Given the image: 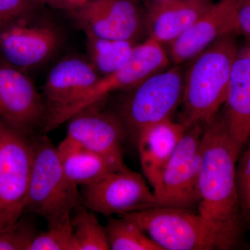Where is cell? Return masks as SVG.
I'll return each mask as SVG.
<instances>
[{
  "label": "cell",
  "instance_id": "cell-3",
  "mask_svg": "<svg viewBox=\"0 0 250 250\" xmlns=\"http://www.w3.org/2000/svg\"><path fill=\"white\" fill-rule=\"evenodd\" d=\"M238 35L224 36L192 59L184 80L179 122L186 127L207 124L223 107L239 43Z\"/></svg>",
  "mask_w": 250,
  "mask_h": 250
},
{
  "label": "cell",
  "instance_id": "cell-11",
  "mask_svg": "<svg viewBox=\"0 0 250 250\" xmlns=\"http://www.w3.org/2000/svg\"><path fill=\"white\" fill-rule=\"evenodd\" d=\"M67 121V137L103 157L113 170L126 167L123 144L126 132L119 116L100 111L93 105Z\"/></svg>",
  "mask_w": 250,
  "mask_h": 250
},
{
  "label": "cell",
  "instance_id": "cell-14",
  "mask_svg": "<svg viewBox=\"0 0 250 250\" xmlns=\"http://www.w3.org/2000/svg\"><path fill=\"white\" fill-rule=\"evenodd\" d=\"M68 13L85 34L102 39L134 42L143 29L134 0H92Z\"/></svg>",
  "mask_w": 250,
  "mask_h": 250
},
{
  "label": "cell",
  "instance_id": "cell-22",
  "mask_svg": "<svg viewBox=\"0 0 250 250\" xmlns=\"http://www.w3.org/2000/svg\"><path fill=\"white\" fill-rule=\"evenodd\" d=\"M71 223L80 250H111L106 227H104L93 212L83 205L71 215Z\"/></svg>",
  "mask_w": 250,
  "mask_h": 250
},
{
  "label": "cell",
  "instance_id": "cell-29",
  "mask_svg": "<svg viewBox=\"0 0 250 250\" xmlns=\"http://www.w3.org/2000/svg\"><path fill=\"white\" fill-rule=\"evenodd\" d=\"M148 4H152V3L161 2V1H167V0H147Z\"/></svg>",
  "mask_w": 250,
  "mask_h": 250
},
{
  "label": "cell",
  "instance_id": "cell-2",
  "mask_svg": "<svg viewBox=\"0 0 250 250\" xmlns=\"http://www.w3.org/2000/svg\"><path fill=\"white\" fill-rule=\"evenodd\" d=\"M139 225L163 250H229L241 242L240 222H218L195 210L156 207L121 215Z\"/></svg>",
  "mask_w": 250,
  "mask_h": 250
},
{
  "label": "cell",
  "instance_id": "cell-16",
  "mask_svg": "<svg viewBox=\"0 0 250 250\" xmlns=\"http://www.w3.org/2000/svg\"><path fill=\"white\" fill-rule=\"evenodd\" d=\"M230 139L242 152L250 140V39L238 43L221 112Z\"/></svg>",
  "mask_w": 250,
  "mask_h": 250
},
{
  "label": "cell",
  "instance_id": "cell-17",
  "mask_svg": "<svg viewBox=\"0 0 250 250\" xmlns=\"http://www.w3.org/2000/svg\"><path fill=\"white\" fill-rule=\"evenodd\" d=\"M212 0H167L148 4L145 22L149 37L160 43L177 39L213 4Z\"/></svg>",
  "mask_w": 250,
  "mask_h": 250
},
{
  "label": "cell",
  "instance_id": "cell-9",
  "mask_svg": "<svg viewBox=\"0 0 250 250\" xmlns=\"http://www.w3.org/2000/svg\"><path fill=\"white\" fill-rule=\"evenodd\" d=\"M170 62L162 44L149 37L143 43L135 45L131 58L125 66L111 75L100 77L67 111L62 123L79 111L100 103L111 92L134 88L148 77L165 70Z\"/></svg>",
  "mask_w": 250,
  "mask_h": 250
},
{
  "label": "cell",
  "instance_id": "cell-18",
  "mask_svg": "<svg viewBox=\"0 0 250 250\" xmlns=\"http://www.w3.org/2000/svg\"><path fill=\"white\" fill-rule=\"evenodd\" d=\"M187 129L171 118L148 126L138 136L135 142L143 174L152 189Z\"/></svg>",
  "mask_w": 250,
  "mask_h": 250
},
{
  "label": "cell",
  "instance_id": "cell-6",
  "mask_svg": "<svg viewBox=\"0 0 250 250\" xmlns=\"http://www.w3.org/2000/svg\"><path fill=\"white\" fill-rule=\"evenodd\" d=\"M32 161L27 135L0 121V231L14 228L22 218Z\"/></svg>",
  "mask_w": 250,
  "mask_h": 250
},
{
  "label": "cell",
  "instance_id": "cell-15",
  "mask_svg": "<svg viewBox=\"0 0 250 250\" xmlns=\"http://www.w3.org/2000/svg\"><path fill=\"white\" fill-rule=\"evenodd\" d=\"M233 33L238 34L236 0H220L168 44L170 58L177 65L192 60L215 41Z\"/></svg>",
  "mask_w": 250,
  "mask_h": 250
},
{
  "label": "cell",
  "instance_id": "cell-12",
  "mask_svg": "<svg viewBox=\"0 0 250 250\" xmlns=\"http://www.w3.org/2000/svg\"><path fill=\"white\" fill-rule=\"evenodd\" d=\"M45 116L43 98L30 78L0 59V121L27 135Z\"/></svg>",
  "mask_w": 250,
  "mask_h": 250
},
{
  "label": "cell",
  "instance_id": "cell-4",
  "mask_svg": "<svg viewBox=\"0 0 250 250\" xmlns=\"http://www.w3.org/2000/svg\"><path fill=\"white\" fill-rule=\"evenodd\" d=\"M33 161L24 211L45 219L48 227L65 223L82 205L78 185L67 177L57 147L45 136L32 142Z\"/></svg>",
  "mask_w": 250,
  "mask_h": 250
},
{
  "label": "cell",
  "instance_id": "cell-25",
  "mask_svg": "<svg viewBox=\"0 0 250 250\" xmlns=\"http://www.w3.org/2000/svg\"><path fill=\"white\" fill-rule=\"evenodd\" d=\"M36 235L33 220L21 218L14 228L0 231V250H29Z\"/></svg>",
  "mask_w": 250,
  "mask_h": 250
},
{
  "label": "cell",
  "instance_id": "cell-26",
  "mask_svg": "<svg viewBox=\"0 0 250 250\" xmlns=\"http://www.w3.org/2000/svg\"><path fill=\"white\" fill-rule=\"evenodd\" d=\"M36 6L34 0H0V25L29 16Z\"/></svg>",
  "mask_w": 250,
  "mask_h": 250
},
{
  "label": "cell",
  "instance_id": "cell-28",
  "mask_svg": "<svg viewBox=\"0 0 250 250\" xmlns=\"http://www.w3.org/2000/svg\"><path fill=\"white\" fill-rule=\"evenodd\" d=\"M92 0H34L37 5H47L54 9L62 10L67 13L84 6Z\"/></svg>",
  "mask_w": 250,
  "mask_h": 250
},
{
  "label": "cell",
  "instance_id": "cell-20",
  "mask_svg": "<svg viewBox=\"0 0 250 250\" xmlns=\"http://www.w3.org/2000/svg\"><path fill=\"white\" fill-rule=\"evenodd\" d=\"M89 62L103 77L111 75L126 65L135 44L132 41L109 40L85 33Z\"/></svg>",
  "mask_w": 250,
  "mask_h": 250
},
{
  "label": "cell",
  "instance_id": "cell-24",
  "mask_svg": "<svg viewBox=\"0 0 250 250\" xmlns=\"http://www.w3.org/2000/svg\"><path fill=\"white\" fill-rule=\"evenodd\" d=\"M238 158L236 183L240 205V219L243 227L250 230V140Z\"/></svg>",
  "mask_w": 250,
  "mask_h": 250
},
{
  "label": "cell",
  "instance_id": "cell-13",
  "mask_svg": "<svg viewBox=\"0 0 250 250\" xmlns=\"http://www.w3.org/2000/svg\"><path fill=\"white\" fill-rule=\"evenodd\" d=\"M28 16L0 25L2 59L18 68L36 66L49 59L60 43L59 31L49 24H36Z\"/></svg>",
  "mask_w": 250,
  "mask_h": 250
},
{
  "label": "cell",
  "instance_id": "cell-21",
  "mask_svg": "<svg viewBox=\"0 0 250 250\" xmlns=\"http://www.w3.org/2000/svg\"><path fill=\"white\" fill-rule=\"evenodd\" d=\"M110 248L113 250H163L132 220L108 217L106 226Z\"/></svg>",
  "mask_w": 250,
  "mask_h": 250
},
{
  "label": "cell",
  "instance_id": "cell-19",
  "mask_svg": "<svg viewBox=\"0 0 250 250\" xmlns=\"http://www.w3.org/2000/svg\"><path fill=\"white\" fill-rule=\"evenodd\" d=\"M57 149L64 172L77 185L95 183L116 171L103 157L67 136Z\"/></svg>",
  "mask_w": 250,
  "mask_h": 250
},
{
  "label": "cell",
  "instance_id": "cell-5",
  "mask_svg": "<svg viewBox=\"0 0 250 250\" xmlns=\"http://www.w3.org/2000/svg\"><path fill=\"white\" fill-rule=\"evenodd\" d=\"M183 90V74L178 66L154 74L132 88L118 115L126 136L136 141L143 129L171 119L182 103Z\"/></svg>",
  "mask_w": 250,
  "mask_h": 250
},
{
  "label": "cell",
  "instance_id": "cell-8",
  "mask_svg": "<svg viewBox=\"0 0 250 250\" xmlns=\"http://www.w3.org/2000/svg\"><path fill=\"white\" fill-rule=\"evenodd\" d=\"M82 204L106 217L129 214L155 207V197L141 174L127 167L83 186Z\"/></svg>",
  "mask_w": 250,
  "mask_h": 250
},
{
  "label": "cell",
  "instance_id": "cell-10",
  "mask_svg": "<svg viewBox=\"0 0 250 250\" xmlns=\"http://www.w3.org/2000/svg\"><path fill=\"white\" fill-rule=\"evenodd\" d=\"M99 79L89 62L69 58L58 62L49 72L44 84V131L48 132L62 124L67 111Z\"/></svg>",
  "mask_w": 250,
  "mask_h": 250
},
{
  "label": "cell",
  "instance_id": "cell-23",
  "mask_svg": "<svg viewBox=\"0 0 250 250\" xmlns=\"http://www.w3.org/2000/svg\"><path fill=\"white\" fill-rule=\"evenodd\" d=\"M29 250H80L71 218L65 223L48 227L47 231L36 235Z\"/></svg>",
  "mask_w": 250,
  "mask_h": 250
},
{
  "label": "cell",
  "instance_id": "cell-7",
  "mask_svg": "<svg viewBox=\"0 0 250 250\" xmlns=\"http://www.w3.org/2000/svg\"><path fill=\"white\" fill-rule=\"evenodd\" d=\"M203 129L202 125L186 129L153 188L155 207L197 209Z\"/></svg>",
  "mask_w": 250,
  "mask_h": 250
},
{
  "label": "cell",
  "instance_id": "cell-1",
  "mask_svg": "<svg viewBox=\"0 0 250 250\" xmlns=\"http://www.w3.org/2000/svg\"><path fill=\"white\" fill-rule=\"evenodd\" d=\"M241 153L230 139L221 112L204 125L197 211L218 222H241L236 166Z\"/></svg>",
  "mask_w": 250,
  "mask_h": 250
},
{
  "label": "cell",
  "instance_id": "cell-27",
  "mask_svg": "<svg viewBox=\"0 0 250 250\" xmlns=\"http://www.w3.org/2000/svg\"><path fill=\"white\" fill-rule=\"evenodd\" d=\"M237 33L250 39V0H236Z\"/></svg>",
  "mask_w": 250,
  "mask_h": 250
}]
</instances>
